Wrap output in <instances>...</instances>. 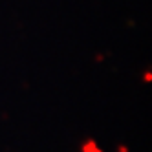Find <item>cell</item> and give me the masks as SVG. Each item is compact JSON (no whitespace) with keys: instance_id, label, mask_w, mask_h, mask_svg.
Wrapping results in <instances>:
<instances>
[{"instance_id":"cell-1","label":"cell","mask_w":152,"mask_h":152,"mask_svg":"<svg viewBox=\"0 0 152 152\" xmlns=\"http://www.w3.org/2000/svg\"><path fill=\"white\" fill-rule=\"evenodd\" d=\"M83 152H103V150L94 143V139H88L84 143V147H83Z\"/></svg>"}]
</instances>
